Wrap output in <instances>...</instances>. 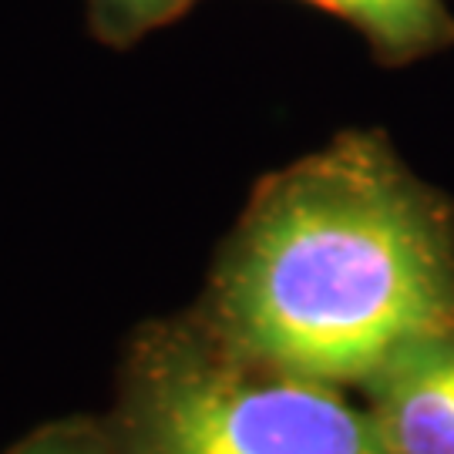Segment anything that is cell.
Returning a JSON list of instances; mask_svg holds the SVG:
<instances>
[{
    "instance_id": "obj_6",
    "label": "cell",
    "mask_w": 454,
    "mask_h": 454,
    "mask_svg": "<svg viewBox=\"0 0 454 454\" xmlns=\"http://www.w3.org/2000/svg\"><path fill=\"white\" fill-rule=\"evenodd\" d=\"M7 454H121L112 424L61 421L34 431Z\"/></svg>"
},
{
    "instance_id": "obj_2",
    "label": "cell",
    "mask_w": 454,
    "mask_h": 454,
    "mask_svg": "<svg viewBox=\"0 0 454 454\" xmlns=\"http://www.w3.org/2000/svg\"><path fill=\"white\" fill-rule=\"evenodd\" d=\"M112 431L121 454H387L367 404L229 354L202 320L135 337Z\"/></svg>"
},
{
    "instance_id": "obj_3",
    "label": "cell",
    "mask_w": 454,
    "mask_h": 454,
    "mask_svg": "<svg viewBox=\"0 0 454 454\" xmlns=\"http://www.w3.org/2000/svg\"><path fill=\"white\" fill-rule=\"evenodd\" d=\"M360 390L387 454H454V324L401 347Z\"/></svg>"
},
{
    "instance_id": "obj_5",
    "label": "cell",
    "mask_w": 454,
    "mask_h": 454,
    "mask_svg": "<svg viewBox=\"0 0 454 454\" xmlns=\"http://www.w3.org/2000/svg\"><path fill=\"white\" fill-rule=\"evenodd\" d=\"M195 4L199 0H84L91 34L108 48L138 44L145 34L172 24Z\"/></svg>"
},
{
    "instance_id": "obj_1",
    "label": "cell",
    "mask_w": 454,
    "mask_h": 454,
    "mask_svg": "<svg viewBox=\"0 0 454 454\" xmlns=\"http://www.w3.org/2000/svg\"><path fill=\"white\" fill-rule=\"evenodd\" d=\"M199 320L256 367L364 387L454 324V202L384 131H340L256 185Z\"/></svg>"
},
{
    "instance_id": "obj_4",
    "label": "cell",
    "mask_w": 454,
    "mask_h": 454,
    "mask_svg": "<svg viewBox=\"0 0 454 454\" xmlns=\"http://www.w3.org/2000/svg\"><path fill=\"white\" fill-rule=\"evenodd\" d=\"M357 27L380 65H411L454 44L444 0H303Z\"/></svg>"
}]
</instances>
